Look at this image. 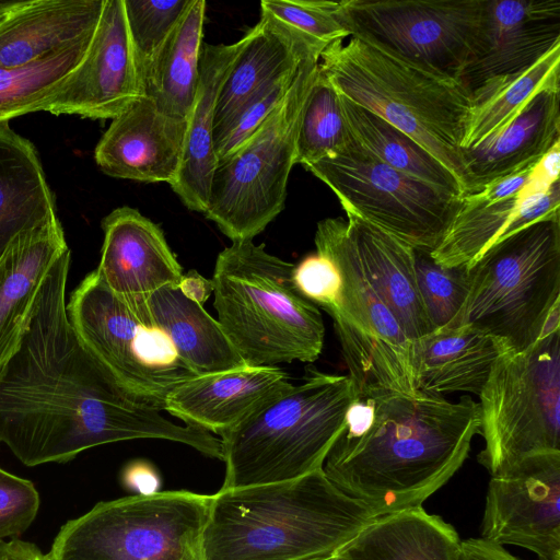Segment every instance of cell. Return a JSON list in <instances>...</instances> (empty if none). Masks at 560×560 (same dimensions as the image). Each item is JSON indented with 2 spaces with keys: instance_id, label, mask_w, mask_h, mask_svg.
Instances as JSON below:
<instances>
[{
  "instance_id": "6da1fadb",
  "label": "cell",
  "mask_w": 560,
  "mask_h": 560,
  "mask_svg": "<svg viewBox=\"0 0 560 560\" xmlns=\"http://www.w3.org/2000/svg\"><path fill=\"white\" fill-rule=\"evenodd\" d=\"M70 260L68 248L47 273L19 346L0 365V443L26 466L67 463L91 447L135 439L178 442L222 460L220 438L135 402L84 348L67 313Z\"/></svg>"
},
{
  "instance_id": "f35d334b",
  "label": "cell",
  "mask_w": 560,
  "mask_h": 560,
  "mask_svg": "<svg viewBox=\"0 0 560 560\" xmlns=\"http://www.w3.org/2000/svg\"><path fill=\"white\" fill-rule=\"evenodd\" d=\"M298 70L299 68L256 94L229 120L214 129L213 144L218 162L236 151L281 104L295 79Z\"/></svg>"
},
{
  "instance_id": "4316f807",
  "label": "cell",
  "mask_w": 560,
  "mask_h": 560,
  "mask_svg": "<svg viewBox=\"0 0 560 560\" xmlns=\"http://www.w3.org/2000/svg\"><path fill=\"white\" fill-rule=\"evenodd\" d=\"M244 44L245 36L233 44H206L201 48L197 94L187 118L179 170L171 185L182 202L192 211L205 212L208 206L218 163L213 144L215 102Z\"/></svg>"
},
{
  "instance_id": "5b68a950",
  "label": "cell",
  "mask_w": 560,
  "mask_h": 560,
  "mask_svg": "<svg viewBox=\"0 0 560 560\" xmlns=\"http://www.w3.org/2000/svg\"><path fill=\"white\" fill-rule=\"evenodd\" d=\"M294 268L253 240L234 241L217 257V320L249 366L312 363L322 353L323 316L298 289Z\"/></svg>"
},
{
  "instance_id": "f546056e",
  "label": "cell",
  "mask_w": 560,
  "mask_h": 560,
  "mask_svg": "<svg viewBox=\"0 0 560 560\" xmlns=\"http://www.w3.org/2000/svg\"><path fill=\"white\" fill-rule=\"evenodd\" d=\"M456 529L422 506L376 516L336 555L340 560H459Z\"/></svg>"
},
{
  "instance_id": "52a82bcc",
  "label": "cell",
  "mask_w": 560,
  "mask_h": 560,
  "mask_svg": "<svg viewBox=\"0 0 560 560\" xmlns=\"http://www.w3.org/2000/svg\"><path fill=\"white\" fill-rule=\"evenodd\" d=\"M467 271V295L445 328L476 329L509 352L560 328V215L499 240Z\"/></svg>"
},
{
  "instance_id": "7bdbcfd3",
  "label": "cell",
  "mask_w": 560,
  "mask_h": 560,
  "mask_svg": "<svg viewBox=\"0 0 560 560\" xmlns=\"http://www.w3.org/2000/svg\"><path fill=\"white\" fill-rule=\"evenodd\" d=\"M536 164L527 166L514 174L497 179L479 191L463 196L466 200L478 203H490L516 197L523 192L532 179Z\"/></svg>"
},
{
  "instance_id": "44dd1931",
  "label": "cell",
  "mask_w": 560,
  "mask_h": 560,
  "mask_svg": "<svg viewBox=\"0 0 560 560\" xmlns=\"http://www.w3.org/2000/svg\"><path fill=\"white\" fill-rule=\"evenodd\" d=\"M560 143V89L535 95L503 129L464 150V194L537 164Z\"/></svg>"
},
{
  "instance_id": "681fc988",
  "label": "cell",
  "mask_w": 560,
  "mask_h": 560,
  "mask_svg": "<svg viewBox=\"0 0 560 560\" xmlns=\"http://www.w3.org/2000/svg\"><path fill=\"white\" fill-rule=\"evenodd\" d=\"M20 1H0V18L11 12Z\"/></svg>"
},
{
  "instance_id": "cb8c5ba5",
  "label": "cell",
  "mask_w": 560,
  "mask_h": 560,
  "mask_svg": "<svg viewBox=\"0 0 560 560\" xmlns=\"http://www.w3.org/2000/svg\"><path fill=\"white\" fill-rule=\"evenodd\" d=\"M105 0H24L0 18V68L27 65L93 38Z\"/></svg>"
},
{
  "instance_id": "277c9868",
  "label": "cell",
  "mask_w": 560,
  "mask_h": 560,
  "mask_svg": "<svg viewBox=\"0 0 560 560\" xmlns=\"http://www.w3.org/2000/svg\"><path fill=\"white\" fill-rule=\"evenodd\" d=\"M319 70L338 94L421 144L456 177L464 194L462 142L471 94L459 79L418 67L357 37L328 45Z\"/></svg>"
},
{
  "instance_id": "30bf717a",
  "label": "cell",
  "mask_w": 560,
  "mask_h": 560,
  "mask_svg": "<svg viewBox=\"0 0 560 560\" xmlns=\"http://www.w3.org/2000/svg\"><path fill=\"white\" fill-rule=\"evenodd\" d=\"M307 56L281 104L232 154L217 163L205 215L232 242L253 240L283 210L303 109L318 72Z\"/></svg>"
},
{
  "instance_id": "74e56055",
  "label": "cell",
  "mask_w": 560,
  "mask_h": 560,
  "mask_svg": "<svg viewBox=\"0 0 560 560\" xmlns=\"http://www.w3.org/2000/svg\"><path fill=\"white\" fill-rule=\"evenodd\" d=\"M192 0H124L130 40L143 70Z\"/></svg>"
},
{
  "instance_id": "d6986e66",
  "label": "cell",
  "mask_w": 560,
  "mask_h": 560,
  "mask_svg": "<svg viewBox=\"0 0 560 560\" xmlns=\"http://www.w3.org/2000/svg\"><path fill=\"white\" fill-rule=\"evenodd\" d=\"M102 229L104 242L95 270L112 291L140 296L178 285L182 266L158 224L137 209L120 207L103 219Z\"/></svg>"
},
{
  "instance_id": "f6af8a7d",
  "label": "cell",
  "mask_w": 560,
  "mask_h": 560,
  "mask_svg": "<svg viewBox=\"0 0 560 560\" xmlns=\"http://www.w3.org/2000/svg\"><path fill=\"white\" fill-rule=\"evenodd\" d=\"M459 560H522L510 553L503 546L479 538L462 540Z\"/></svg>"
},
{
  "instance_id": "836d02e7",
  "label": "cell",
  "mask_w": 560,
  "mask_h": 560,
  "mask_svg": "<svg viewBox=\"0 0 560 560\" xmlns=\"http://www.w3.org/2000/svg\"><path fill=\"white\" fill-rule=\"evenodd\" d=\"M338 95L348 129L366 152L396 171L463 197L456 177L421 144L374 113Z\"/></svg>"
},
{
  "instance_id": "d4e9b609",
  "label": "cell",
  "mask_w": 560,
  "mask_h": 560,
  "mask_svg": "<svg viewBox=\"0 0 560 560\" xmlns=\"http://www.w3.org/2000/svg\"><path fill=\"white\" fill-rule=\"evenodd\" d=\"M68 248L52 215L16 235L0 256V365L19 346L47 273Z\"/></svg>"
},
{
  "instance_id": "ba28073f",
  "label": "cell",
  "mask_w": 560,
  "mask_h": 560,
  "mask_svg": "<svg viewBox=\"0 0 560 560\" xmlns=\"http://www.w3.org/2000/svg\"><path fill=\"white\" fill-rule=\"evenodd\" d=\"M140 296L115 293L94 270L72 292L67 313L84 348L116 386L135 402L162 411L168 394L198 375L150 320Z\"/></svg>"
},
{
  "instance_id": "9a60e30c",
  "label": "cell",
  "mask_w": 560,
  "mask_h": 560,
  "mask_svg": "<svg viewBox=\"0 0 560 560\" xmlns=\"http://www.w3.org/2000/svg\"><path fill=\"white\" fill-rule=\"evenodd\" d=\"M490 477L480 538L560 560V452L526 457Z\"/></svg>"
},
{
  "instance_id": "ffe728a7",
  "label": "cell",
  "mask_w": 560,
  "mask_h": 560,
  "mask_svg": "<svg viewBox=\"0 0 560 560\" xmlns=\"http://www.w3.org/2000/svg\"><path fill=\"white\" fill-rule=\"evenodd\" d=\"M291 384L278 366L246 365L180 384L166 397L164 410L220 436Z\"/></svg>"
},
{
  "instance_id": "ee69618b",
  "label": "cell",
  "mask_w": 560,
  "mask_h": 560,
  "mask_svg": "<svg viewBox=\"0 0 560 560\" xmlns=\"http://www.w3.org/2000/svg\"><path fill=\"white\" fill-rule=\"evenodd\" d=\"M121 485L135 494L150 495L161 491L162 480L156 468L149 462L137 459L121 471Z\"/></svg>"
},
{
  "instance_id": "3957f363",
  "label": "cell",
  "mask_w": 560,
  "mask_h": 560,
  "mask_svg": "<svg viewBox=\"0 0 560 560\" xmlns=\"http://www.w3.org/2000/svg\"><path fill=\"white\" fill-rule=\"evenodd\" d=\"M375 514L323 469L211 495L203 560H318L336 556Z\"/></svg>"
},
{
  "instance_id": "c3c4849f",
  "label": "cell",
  "mask_w": 560,
  "mask_h": 560,
  "mask_svg": "<svg viewBox=\"0 0 560 560\" xmlns=\"http://www.w3.org/2000/svg\"><path fill=\"white\" fill-rule=\"evenodd\" d=\"M560 168V143L556 144L548 153H546L536 164L534 172L548 184L559 180Z\"/></svg>"
},
{
  "instance_id": "bcb514c9",
  "label": "cell",
  "mask_w": 560,
  "mask_h": 560,
  "mask_svg": "<svg viewBox=\"0 0 560 560\" xmlns=\"http://www.w3.org/2000/svg\"><path fill=\"white\" fill-rule=\"evenodd\" d=\"M178 288L185 296L202 306L211 293H213L212 281L206 279L196 270L183 273Z\"/></svg>"
},
{
  "instance_id": "d6a6232c",
  "label": "cell",
  "mask_w": 560,
  "mask_h": 560,
  "mask_svg": "<svg viewBox=\"0 0 560 560\" xmlns=\"http://www.w3.org/2000/svg\"><path fill=\"white\" fill-rule=\"evenodd\" d=\"M547 89H560V44L529 68L490 79L471 92L462 148H472L499 132L535 95Z\"/></svg>"
},
{
  "instance_id": "7402d4cb",
  "label": "cell",
  "mask_w": 560,
  "mask_h": 560,
  "mask_svg": "<svg viewBox=\"0 0 560 560\" xmlns=\"http://www.w3.org/2000/svg\"><path fill=\"white\" fill-rule=\"evenodd\" d=\"M325 48L261 11L259 22L245 35V44L219 91L214 129L256 94L294 72L307 56L322 54Z\"/></svg>"
},
{
  "instance_id": "e575fe53",
  "label": "cell",
  "mask_w": 560,
  "mask_h": 560,
  "mask_svg": "<svg viewBox=\"0 0 560 560\" xmlns=\"http://www.w3.org/2000/svg\"><path fill=\"white\" fill-rule=\"evenodd\" d=\"M91 40L27 65L0 68V124L37 112L82 62Z\"/></svg>"
},
{
  "instance_id": "8d00e7d4",
  "label": "cell",
  "mask_w": 560,
  "mask_h": 560,
  "mask_svg": "<svg viewBox=\"0 0 560 560\" xmlns=\"http://www.w3.org/2000/svg\"><path fill=\"white\" fill-rule=\"evenodd\" d=\"M416 275L433 330L445 328L459 312L468 292V271L443 267L430 253L415 249Z\"/></svg>"
},
{
  "instance_id": "2e32d148",
  "label": "cell",
  "mask_w": 560,
  "mask_h": 560,
  "mask_svg": "<svg viewBox=\"0 0 560 560\" xmlns=\"http://www.w3.org/2000/svg\"><path fill=\"white\" fill-rule=\"evenodd\" d=\"M144 95L143 78L126 21L124 0H105L82 62L37 112L114 119Z\"/></svg>"
},
{
  "instance_id": "d590c367",
  "label": "cell",
  "mask_w": 560,
  "mask_h": 560,
  "mask_svg": "<svg viewBox=\"0 0 560 560\" xmlns=\"http://www.w3.org/2000/svg\"><path fill=\"white\" fill-rule=\"evenodd\" d=\"M352 140L341 112L339 95L318 66L298 130L295 164L306 166L338 154Z\"/></svg>"
},
{
  "instance_id": "484cf974",
  "label": "cell",
  "mask_w": 560,
  "mask_h": 560,
  "mask_svg": "<svg viewBox=\"0 0 560 560\" xmlns=\"http://www.w3.org/2000/svg\"><path fill=\"white\" fill-rule=\"evenodd\" d=\"M346 214L348 236L368 279L416 343L433 328L418 287L415 248L352 212Z\"/></svg>"
},
{
  "instance_id": "8fae6325",
  "label": "cell",
  "mask_w": 560,
  "mask_h": 560,
  "mask_svg": "<svg viewBox=\"0 0 560 560\" xmlns=\"http://www.w3.org/2000/svg\"><path fill=\"white\" fill-rule=\"evenodd\" d=\"M478 397L485 447L477 458L490 476L526 457L560 452V328L502 354Z\"/></svg>"
},
{
  "instance_id": "1f68e13d",
  "label": "cell",
  "mask_w": 560,
  "mask_h": 560,
  "mask_svg": "<svg viewBox=\"0 0 560 560\" xmlns=\"http://www.w3.org/2000/svg\"><path fill=\"white\" fill-rule=\"evenodd\" d=\"M206 1L191 4L143 70V90L162 113L187 119L199 82Z\"/></svg>"
},
{
  "instance_id": "8992f818",
  "label": "cell",
  "mask_w": 560,
  "mask_h": 560,
  "mask_svg": "<svg viewBox=\"0 0 560 560\" xmlns=\"http://www.w3.org/2000/svg\"><path fill=\"white\" fill-rule=\"evenodd\" d=\"M359 393L349 375L306 370L220 435L225 464L221 489L293 480L323 469Z\"/></svg>"
},
{
  "instance_id": "7dc6e473",
  "label": "cell",
  "mask_w": 560,
  "mask_h": 560,
  "mask_svg": "<svg viewBox=\"0 0 560 560\" xmlns=\"http://www.w3.org/2000/svg\"><path fill=\"white\" fill-rule=\"evenodd\" d=\"M0 560H47L34 544L18 538L0 542Z\"/></svg>"
},
{
  "instance_id": "60d3db41",
  "label": "cell",
  "mask_w": 560,
  "mask_h": 560,
  "mask_svg": "<svg viewBox=\"0 0 560 560\" xmlns=\"http://www.w3.org/2000/svg\"><path fill=\"white\" fill-rule=\"evenodd\" d=\"M39 502L32 481L0 468V542L22 535L31 526Z\"/></svg>"
},
{
  "instance_id": "7c38bea8",
  "label": "cell",
  "mask_w": 560,
  "mask_h": 560,
  "mask_svg": "<svg viewBox=\"0 0 560 560\" xmlns=\"http://www.w3.org/2000/svg\"><path fill=\"white\" fill-rule=\"evenodd\" d=\"M314 241L316 253L329 259L340 277L337 303L327 314L359 395L377 390L418 395L416 343L368 279L346 220L319 221Z\"/></svg>"
},
{
  "instance_id": "9c48e42d",
  "label": "cell",
  "mask_w": 560,
  "mask_h": 560,
  "mask_svg": "<svg viewBox=\"0 0 560 560\" xmlns=\"http://www.w3.org/2000/svg\"><path fill=\"white\" fill-rule=\"evenodd\" d=\"M210 500L174 490L98 502L60 527L47 560H203Z\"/></svg>"
},
{
  "instance_id": "4fadbf2b",
  "label": "cell",
  "mask_w": 560,
  "mask_h": 560,
  "mask_svg": "<svg viewBox=\"0 0 560 560\" xmlns=\"http://www.w3.org/2000/svg\"><path fill=\"white\" fill-rule=\"evenodd\" d=\"M349 211L410 245L431 253L443 240L462 197L384 164L353 139L338 154L304 166Z\"/></svg>"
},
{
  "instance_id": "b9f144b4",
  "label": "cell",
  "mask_w": 560,
  "mask_h": 560,
  "mask_svg": "<svg viewBox=\"0 0 560 560\" xmlns=\"http://www.w3.org/2000/svg\"><path fill=\"white\" fill-rule=\"evenodd\" d=\"M293 277L300 292L317 307L328 313L336 305L340 277L329 259L310 255L295 265Z\"/></svg>"
},
{
  "instance_id": "5bb4252c",
  "label": "cell",
  "mask_w": 560,
  "mask_h": 560,
  "mask_svg": "<svg viewBox=\"0 0 560 560\" xmlns=\"http://www.w3.org/2000/svg\"><path fill=\"white\" fill-rule=\"evenodd\" d=\"M485 0L339 1L340 24L423 69L460 80L477 44Z\"/></svg>"
},
{
  "instance_id": "f907efd6",
  "label": "cell",
  "mask_w": 560,
  "mask_h": 560,
  "mask_svg": "<svg viewBox=\"0 0 560 560\" xmlns=\"http://www.w3.org/2000/svg\"><path fill=\"white\" fill-rule=\"evenodd\" d=\"M340 560V559H339Z\"/></svg>"
},
{
  "instance_id": "ab89813d",
  "label": "cell",
  "mask_w": 560,
  "mask_h": 560,
  "mask_svg": "<svg viewBox=\"0 0 560 560\" xmlns=\"http://www.w3.org/2000/svg\"><path fill=\"white\" fill-rule=\"evenodd\" d=\"M339 1L264 0L260 10L326 47L350 36L336 11Z\"/></svg>"
},
{
  "instance_id": "f1b7e54d",
  "label": "cell",
  "mask_w": 560,
  "mask_h": 560,
  "mask_svg": "<svg viewBox=\"0 0 560 560\" xmlns=\"http://www.w3.org/2000/svg\"><path fill=\"white\" fill-rule=\"evenodd\" d=\"M506 352L501 341L476 329H435L416 342L417 389L478 396L494 362Z\"/></svg>"
},
{
  "instance_id": "ac0fdd59",
  "label": "cell",
  "mask_w": 560,
  "mask_h": 560,
  "mask_svg": "<svg viewBox=\"0 0 560 560\" xmlns=\"http://www.w3.org/2000/svg\"><path fill=\"white\" fill-rule=\"evenodd\" d=\"M187 119L168 116L143 95L116 118L100 139L94 158L116 178L174 183L184 149Z\"/></svg>"
},
{
  "instance_id": "e0dca14e",
  "label": "cell",
  "mask_w": 560,
  "mask_h": 560,
  "mask_svg": "<svg viewBox=\"0 0 560 560\" xmlns=\"http://www.w3.org/2000/svg\"><path fill=\"white\" fill-rule=\"evenodd\" d=\"M560 44V0H485L477 44L460 81L483 82L523 71Z\"/></svg>"
},
{
  "instance_id": "4dcf8cb0",
  "label": "cell",
  "mask_w": 560,
  "mask_h": 560,
  "mask_svg": "<svg viewBox=\"0 0 560 560\" xmlns=\"http://www.w3.org/2000/svg\"><path fill=\"white\" fill-rule=\"evenodd\" d=\"M56 215L35 147L0 124V256L23 231Z\"/></svg>"
},
{
  "instance_id": "603a6c76",
  "label": "cell",
  "mask_w": 560,
  "mask_h": 560,
  "mask_svg": "<svg viewBox=\"0 0 560 560\" xmlns=\"http://www.w3.org/2000/svg\"><path fill=\"white\" fill-rule=\"evenodd\" d=\"M560 183L540 190L530 179L516 197L478 203L462 197V206L438 247L433 260L468 269L492 244L544 219L560 215Z\"/></svg>"
},
{
  "instance_id": "83f0119b",
  "label": "cell",
  "mask_w": 560,
  "mask_h": 560,
  "mask_svg": "<svg viewBox=\"0 0 560 560\" xmlns=\"http://www.w3.org/2000/svg\"><path fill=\"white\" fill-rule=\"evenodd\" d=\"M140 298L150 320L168 337L179 359L196 375L247 365L219 322L185 296L178 285H165Z\"/></svg>"
},
{
  "instance_id": "7a4b0ae2",
  "label": "cell",
  "mask_w": 560,
  "mask_h": 560,
  "mask_svg": "<svg viewBox=\"0 0 560 560\" xmlns=\"http://www.w3.org/2000/svg\"><path fill=\"white\" fill-rule=\"evenodd\" d=\"M479 428V405L469 396L362 394L323 470L375 516L422 506L463 466Z\"/></svg>"
}]
</instances>
